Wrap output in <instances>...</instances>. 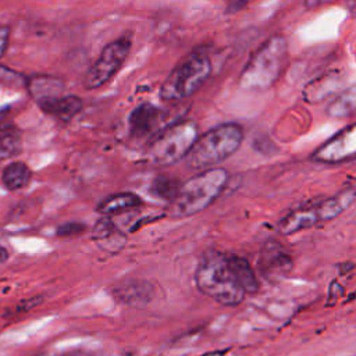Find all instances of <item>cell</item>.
<instances>
[{"instance_id": "obj_1", "label": "cell", "mask_w": 356, "mask_h": 356, "mask_svg": "<svg viewBox=\"0 0 356 356\" xmlns=\"http://www.w3.org/2000/svg\"><path fill=\"white\" fill-rule=\"evenodd\" d=\"M195 281L202 293L222 306H236L245 298V291L238 282L227 254L220 252L211 250L202 257Z\"/></svg>"}, {"instance_id": "obj_2", "label": "cell", "mask_w": 356, "mask_h": 356, "mask_svg": "<svg viewBox=\"0 0 356 356\" xmlns=\"http://www.w3.org/2000/svg\"><path fill=\"white\" fill-rule=\"evenodd\" d=\"M288 58V42L282 35H273L252 54L239 75L245 90H267L281 75Z\"/></svg>"}, {"instance_id": "obj_3", "label": "cell", "mask_w": 356, "mask_h": 356, "mask_svg": "<svg viewBox=\"0 0 356 356\" xmlns=\"http://www.w3.org/2000/svg\"><path fill=\"white\" fill-rule=\"evenodd\" d=\"M243 140V129L236 122H224L197 136L185 160L191 168H209L232 156Z\"/></svg>"}, {"instance_id": "obj_4", "label": "cell", "mask_w": 356, "mask_h": 356, "mask_svg": "<svg viewBox=\"0 0 356 356\" xmlns=\"http://www.w3.org/2000/svg\"><path fill=\"white\" fill-rule=\"evenodd\" d=\"M228 181V174L222 168H209L193 175L178 191L171 200L170 213L174 217H189L210 206L222 192Z\"/></svg>"}, {"instance_id": "obj_5", "label": "cell", "mask_w": 356, "mask_h": 356, "mask_svg": "<svg viewBox=\"0 0 356 356\" xmlns=\"http://www.w3.org/2000/svg\"><path fill=\"white\" fill-rule=\"evenodd\" d=\"M211 72V63L206 53L193 51L182 60L160 86V97L175 102L193 95Z\"/></svg>"}, {"instance_id": "obj_6", "label": "cell", "mask_w": 356, "mask_h": 356, "mask_svg": "<svg viewBox=\"0 0 356 356\" xmlns=\"http://www.w3.org/2000/svg\"><path fill=\"white\" fill-rule=\"evenodd\" d=\"M197 139V125L193 121H179L156 135L147 147V159L156 165H170L186 157Z\"/></svg>"}, {"instance_id": "obj_7", "label": "cell", "mask_w": 356, "mask_h": 356, "mask_svg": "<svg viewBox=\"0 0 356 356\" xmlns=\"http://www.w3.org/2000/svg\"><path fill=\"white\" fill-rule=\"evenodd\" d=\"M352 197L353 196L349 193H342L338 196L325 197L309 206L299 207L291 211L289 214H286L278 222V231L284 235H289V234H295L298 231L310 228L318 222L332 220L339 213H342L343 209H346Z\"/></svg>"}, {"instance_id": "obj_8", "label": "cell", "mask_w": 356, "mask_h": 356, "mask_svg": "<svg viewBox=\"0 0 356 356\" xmlns=\"http://www.w3.org/2000/svg\"><path fill=\"white\" fill-rule=\"evenodd\" d=\"M131 50V39L121 36L108 43L100 53L99 58L88 70L83 85L86 89H97L113 78V75L121 68Z\"/></svg>"}, {"instance_id": "obj_9", "label": "cell", "mask_w": 356, "mask_h": 356, "mask_svg": "<svg viewBox=\"0 0 356 356\" xmlns=\"http://www.w3.org/2000/svg\"><path fill=\"white\" fill-rule=\"evenodd\" d=\"M312 159L323 164H338L356 159V122L342 128L325 140L314 150Z\"/></svg>"}, {"instance_id": "obj_10", "label": "cell", "mask_w": 356, "mask_h": 356, "mask_svg": "<svg viewBox=\"0 0 356 356\" xmlns=\"http://www.w3.org/2000/svg\"><path fill=\"white\" fill-rule=\"evenodd\" d=\"M163 120V111L150 103L136 106L128 118L129 134L135 138H142L152 134Z\"/></svg>"}, {"instance_id": "obj_11", "label": "cell", "mask_w": 356, "mask_h": 356, "mask_svg": "<svg viewBox=\"0 0 356 356\" xmlns=\"http://www.w3.org/2000/svg\"><path fill=\"white\" fill-rule=\"evenodd\" d=\"M342 76L338 72H327L313 81H310L302 92L303 99L307 103H320L331 96L341 86Z\"/></svg>"}, {"instance_id": "obj_12", "label": "cell", "mask_w": 356, "mask_h": 356, "mask_svg": "<svg viewBox=\"0 0 356 356\" xmlns=\"http://www.w3.org/2000/svg\"><path fill=\"white\" fill-rule=\"evenodd\" d=\"M39 107L61 121L72 120L82 108V100L78 96H57L38 102Z\"/></svg>"}, {"instance_id": "obj_13", "label": "cell", "mask_w": 356, "mask_h": 356, "mask_svg": "<svg viewBox=\"0 0 356 356\" xmlns=\"http://www.w3.org/2000/svg\"><path fill=\"white\" fill-rule=\"evenodd\" d=\"M26 89L36 102H42L46 99L61 96L64 82L57 76L49 75H35L26 79Z\"/></svg>"}, {"instance_id": "obj_14", "label": "cell", "mask_w": 356, "mask_h": 356, "mask_svg": "<svg viewBox=\"0 0 356 356\" xmlns=\"http://www.w3.org/2000/svg\"><path fill=\"white\" fill-rule=\"evenodd\" d=\"M153 291L149 282L143 281H128L117 288L115 296L128 305L142 306L152 299Z\"/></svg>"}, {"instance_id": "obj_15", "label": "cell", "mask_w": 356, "mask_h": 356, "mask_svg": "<svg viewBox=\"0 0 356 356\" xmlns=\"http://www.w3.org/2000/svg\"><path fill=\"white\" fill-rule=\"evenodd\" d=\"M227 259L245 293H256L259 289V281L249 261L238 254H227Z\"/></svg>"}, {"instance_id": "obj_16", "label": "cell", "mask_w": 356, "mask_h": 356, "mask_svg": "<svg viewBox=\"0 0 356 356\" xmlns=\"http://www.w3.org/2000/svg\"><path fill=\"white\" fill-rule=\"evenodd\" d=\"M93 236H95V241L106 250L111 249L115 252L125 242L124 235L114 227V224L107 217L96 222L93 229Z\"/></svg>"}, {"instance_id": "obj_17", "label": "cell", "mask_w": 356, "mask_h": 356, "mask_svg": "<svg viewBox=\"0 0 356 356\" xmlns=\"http://www.w3.org/2000/svg\"><path fill=\"white\" fill-rule=\"evenodd\" d=\"M327 114L332 118H348L356 115V85L343 89L327 107Z\"/></svg>"}, {"instance_id": "obj_18", "label": "cell", "mask_w": 356, "mask_h": 356, "mask_svg": "<svg viewBox=\"0 0 356 356\" xmlns=\"http://www.w3.org/2000/svg\"><path fill=\"white\" fill-rule=\"evenodd\" d=\"M32 172L29 167L22 161H13L6 165L1 174L3 185L8 191H17L26 186L31 181Z\"/></svg>"}, {"instance_id": "obj_19", "label": "cell", "mask_w": 356, "mask_h": 356, "mask_svg": "<svg viewBox=\"0 0 356 356\" xmlns=\"http://www.w3.org/2000/svg\"><path fill=\"white\" fill-rule=\"evenodd\" d=\"M138 204H140V199L129 192L125 193H114L111 196L104 197L96 207V210L103 214V216H108V214H114V213H121L124 210L136 207Z\"/></svg>"}, {"instance_id": "obj_20", "label": "cell", "mask_w": 356, "mask_h": 356, "mask_svg": "<svg viewBox=\"0 0 356 356\" xmlns=\"http://www.w3.org/2000/svg\"><path fill=\"white\" fill-rule=\"evenodd\" d=\"M21 134L14 127H0V160L10 159L21 150Z\"/></svg>"}, {"instance_id": "obj_21", "label": "cell", "mask_w": 356, "mask_h": 356, "mask_svg": "<svg viewBox=\"0 0 356 356\" xmlns=\"http://www.w3.org/2000/svg\"><path fill=\"white\" fill-rule=\"evenodd\" d=\"M261 261L264 264L266 271H278V273H285L291 268V257L284 252V249L280 248V245L274 249L267 245V249L263 252Z\"/></svg>"}, {"instance_id": "obj_22", "label": "cell", "mask_w": 356, "mask_h": 356, "mask_svg": "<svg viewBox=\"0 0 356 356\" xmlns=\"http://www.w3.org/2000/svg\"><path fill=\"white\" fill-rule=\"evenodd\" d=\"M179 188H181L179 181L175 178H171V177L160 175L152 182V192L156 196L170 200V202L178 195Z\"/></svg>"}, {"instance_id": "obj_23", "label": "cell", "mask_w": 356, "mask_h": 356, "mask_svg": "<svg viewBox=\"0 0 356 356\" xmlns=\"http://www.w3.org/2000/svg\"><path fill=\"white\" fill-rule=\"evenodd\" d=\"M22 82H26L18 72L4 67V65H0V83H4V85H19Z\"/></svg>"}, {"instance_id": "obj_24", "label": "cell", "mask_w": 356, "mask_h": 356, "mask_svg": "<svg viewBox=\"0 0 356 356\" xmlns=\"http://www.w3.org/2000/svg\"><path fill=\"white\" fill-rule=\"evenodd\" d=\"M85 229V224L81 222H67L57 229V235L60 236H71L82 232Z\"/></svg>"}, {"instance_id": "obj_25", "label": "cell", "mask_w": 356, "mask_h": 356, "mask_svg": "<svg viewBox=\"0 0 356 356\" xmlns=\"http://www.w3.org/2000/svg\"><path fill=\"white\" fill-rule=\"evenodd\" d=\"M8 36L10 31L7 26H0V57L6 53L7 44H8Z\"/></svg>"}, {"instance_id": "obj_26", "label": "cell", "mask_w": 356, "mask_h": 356, "mask_svg": "<svg viewBox=\"0 0 356 356\" xmlns=\"http://www.w3.org/2000/svg\"><path fill=\"white\" fill-rule=\"evenodd\" d=\"M330 1H332V0H305V6H306V8L312 10V8H316V7L330 3Z\"/></svg>"}, {"instance_id": "obj_27", "label": "cell", "mask_w": 356, "mask_h": 356, "mask_svg": "<svg viewBox=\"0 0 356 356\" xmlns=\"http://www.w3.org/2000/svg\"><path fill=\"white\" fill-rule=\"evenodd\" d=\"M7 257H8V252H7V249H6V248H3V246H0V263H1V261H4Z\"/></svg>"}, {"instance_id": "obj_28", "label": "cell", "mask_w": 356, "mask_h": 356, "mask_svg": "<svg viewBox=\"0 0 356 356\" xmlns=\"http://www.w3.org/2000/svg\"><path fill=\"white\" fill-rule=\"evenodd\" d=\"M349 8H350L352 14H355V15H356V0H352V1L349 3Z\"/></svg>"}, {"instance_id": "obj_29", "label": "cell", "mask_w": 356, "mask_h": 356, "mask_svg": "<svg viewBox=\"0 0 356 356\" xmlns=\"http://www.w3.org/2000/svg\"><path fill=\"white\" fill-rule=\"evenodd\" d=\"M4 115H6V110H3V108H0V121L4 118Z\"/></svg>"}, {"instance_id": "obj_30", "label": "cell", "mask_w": 356, "mask_h": 356, "mask_svg": "<svg viewBox=\"0 0 356 356\" xmlns=\"http://www.w3.org/2000/svg\"><path fill=\"white\" fill-rule=\"evenodd\" d=\"M70 356H88V355H82V353H71Z\"/></svg>"}]
</instances>
